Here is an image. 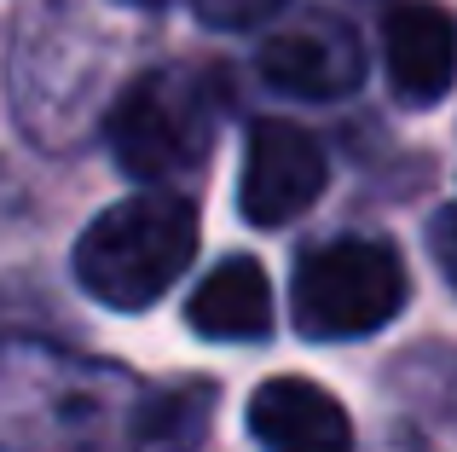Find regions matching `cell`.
Returning <instances> with one entry per match:
<instances>
[{
	"label": "cell",
	"instance_id": "obj_9",
	"mask_svg": "<svg viewBox=\"0 0 457 452\" xmlns=\"http://www.w3.org/2000/svg\"><path fill=\"white\" fill-rule=\"evenodd\" d=\"M191 6L209 29H249V23H267L272 12H284V0H191Z\"/></svg>",
	"mask_w": 457,
	"mask_h": 452
},
{
	"label": "cell",
	"instance_id": "obj_6",
	"mask_svg": "<svg viewBox=\"0 0 457 452\" xmlns=\"http://www.w3.org/2000/svg\"><path fill=\"white\" fill-rule=\"evenodd\" d=\"M382 64L400 105H435L457 81V18L435 0H405L382 23Z\"/></svg>",
	"mask_w": 457,
	"mask_h": 452
},
{
	"label": "cell",
	"instance_id": "obj_4",
	"mask_svg": "<svg viewBox=\"0 0 457 452\" xmlns=\"http://www.w3.org/2000/svg\"><path fill=\"white\" fill-rule=\"evenodd\" d=\"M324 180H330V163H324V146L307 128L284 122V116H261L249 128L244 180H237V209H244L249 226H284L307 215L319 204Z\"/></svg>",
	"mask_w": 457,
	"mask_h": 452
},
{
	"label": "cell",
	"instance_id": "obj_7",
	"mask_svg": "<svg viewBox=\"0 0 457 452\" xmlns=\"http://www.w3.org/2000/svg\"><path fill=\"white\" fill-rule=\"evenodd\" d=\"M249 435L267 452H353V423L330 389L272 377L249 395Z\"/></svg>",
	"mask_w": 457,
	"mask_h": 452
},
{
	"label": "cell",
	"instance_id": "obj_10",
	"mask_svg": "<svg viewBox=\"0 0 457 452\" xmlns=\"http://www.w3.org/2000/svg\"><path fill=\"white\" fill-rule=\"evenodd\" d=\"M435 261H440V272L457 284V209L435 215Z\"/></svg>",
	"mask_w": 457,
	"mask_h": 452
},
{
	"label": "cell",
	"instance_id": "obj_2",
	"mask_svg": "<svg viewBox=\"0 0 457 452\" xmlns=\"http://www.w3.org/2000/svg\"><path fill=\"white\" fill-rule=\"evenodd\" d=\"M411 296L400 249L382 238H324L295 261L290 319L307 342H353L382 331Z\"/></svg>",
	"mask_w": 457,
	"mask_h": 452
},
{
	"label": "cell",
	"instance_id": "obj_1",
	"mask_svg": "<svg viewBox=\"0 0 457 452\" xmlns=\"http://www.w3.org/2000/svg\"><path fill=\"white\" fill-rule=\"evenodd\" d=\"M197 255V209L179 192H139L111 204L76 244V284L116 314L162 302Z\"/></svg>",
	"mask_w": 457,
	"mask_h": 452
},
{
	"label": "cell",
	"instance_id": "obj_11",
	"mask_svg": "<svg viewBox=\"0 0 457 452\" xmlns=\"http://www.w3.org/2000/svg\"><path fill=\"white\" fill-rule=\"evenodd\" d=\"M122 6H168V0H122Z\"/></svg>",
	"mask_w": 457,
	"mask_h": 452
},
{
	"label": "cell",
	"instance_id": "obj_3",
	"mask_svg": "<svg viewBox=\"0 0 457 452\" xmlns=\"http://www.w3.org/2000/svg\"><path fill=\"white\" fill-rule=\"evenodd\" d=\"M220 122V93L203 70L162 64L145 70L122 88L111 111V151L122 163V174L134 180H174V174L197 169L203 151Z\"/></svg>",
	"mask_w": 457,
	"mask_h": 452
},
{
	"label": "cell",
	"instance_id": "obj_8",
	"mask_svg": "<svg viewBox=\"0 0 457 452\" xmlns=\"http://www.w3.org/2000/svg\"><path fill=\"white\" fill-rule=\"evenodd\" d=\"M272 284L261 272V261L232 255L191 290L186 302V325L209 342H261L272 331Z\"/></svg>",
	"mask_w": 457,
	"mask_h": 452
},
{
	"label": "cell",
	"instance_id": "obj_5",
	"mask_svg": "<svg viewBox=\"0 0 457 452\" xmlns=\"http://www.w3.org/2000/svg\"><path fill=\"white\" fill-rule=\"evenodd\" d=\"M261 76L290 99H342L365 81V41L336 12H295L261 41Z\"/></svg>",
	"mask_w": 457,
	"mask_h": 452
}]
</instances>
